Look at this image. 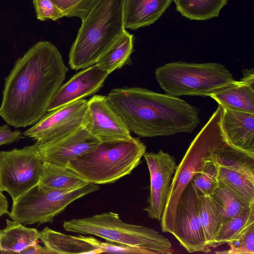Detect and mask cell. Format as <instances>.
<instances>
[{
	"label": "cell",
	"instance_id": "22",
	"mask_svg": "<svg viewBox=\"0 0 254 254\" xmlns=\"http://www.w3.org/2000/svg\"><path fill=\"white\" fill-rule=\"evenodd\" d=\"M88 183L75 171L66 166L43 162V171L38 186L56 190H74Z\"/></svg>",
	"mask_w": 254,
	"mask_h": 254
},
{
	"label": "cell",
	"instance_id": "27",
	"mask_svg": "<svg viewBox=\"0 0 254 254\" xmlns=\"http://www.w3.org/2000/svg\"><path fill=\"white\" fill-rule=\"evenodd\" d=\"M218 181L250 205H254V182L230 169L218 166Z\"/></svg>",
	"mask_w": 254,
	"mask_h": 254
},
{
	"label": "cell",
	"instance_id": "11",
	"mask_svg": "<svg viewBox=\"0 0 254 254\" xmlns=\"http://www.w3.org/2000/svg\"><path fill=\"white\" fill-rule=\"evenodd\" d=\"M197 193L190 181L184 190L176 208L172 234L190 253H207L197 207Z\"/></svg>",
	"mask_w": 254,
	"mask_h": 254
},
{
	"label": "cell",
	"instance_id": "7",
	"mask_svg": "<svg viewBox=\"0 0 254 254\" xmlns=\"http://www.w3.org/2000/svg\"><path fill=\"white\" fill-rule=\"evenodd\" d=\"M155 75L166 94L178 97L208 96L235 80L227 68L217 63L171 62L156 68Z\"/></svg>",
	"mask_w": 254,
	"mask_h": 254
},
{
	"label": "cell",
	"instance_id": "9",
	"mask_svg": "<svg viewBox=\"0 0 254 254\" xmlns=\"http://www.w3.org/2000/svg\"><path fill=\"white\" fill-rule=\"evenodd\" d=\"M43 171L38 143L0 151V189L15 202L37 186Z\"/></svg>",
	"mask_w": 254,
	"mask_h": 254
},
{
	"label": "cell",
	"instance_id": "17",
	"mask_svg": "<svg viewBox=\"0 0 254 254\" xmlns=\"http://www.w3.org/2000/svg\"><path fill=\"white\" fill-rule=\"evenodd\" d=\"M243 77L208 96L222 107L254 113V70H242Z\"/></svg>",
	"mask_w": 254,
	"mask_h": 254
},
{
	"label": "cell",
	"instance_id": "1",
	"mask_svg": "<svg viewBox=\"0 0 254 254\" xmlns=\"http://www.w3.org/2000/svg\"><path fill=\"white\" fill-rule=\"evenodd\" d=\"M67 70L55 45L48 41L35 44L5 79L0 116L15 128L36 124L47 113Z\"/></svg>",
	"mask_w": 254,
	"mask_h": 254
},
{
	"label": "cell",
	"instance_id": "24",
	"mask_svg": "<svg viewBox=\"0 0 254 254\" xmlns=\"http://www.w3.org/2000/svg\"><path fill=\"white\" fill-rule=\"evenodd\" d=\"M133 47V36L126 30L100 57L96 64L110 74L128 62Z\"/></svg>",
	"mask_w": 254,
	"mask_h": 254
},
{
	"label": "cell",
	"instance_id": "23",
	"mask_svg": "<svg viewBox=\"0 0 254 254\" xmlns=\"http://www.w3.org/2000/svg\"><path fill=\"white\" fill-rule=\"evenodd\" d=\"M211 158L218 166L238 172L254 182V155L228 145L216 150Z\"/></svg>",
	"mask_w": 254,
	"mask_h": 254
},
{
	"label": "cell",
	"instance_id": "18",
	"mask_svg": "<svg viewBox=\"0 0 254 254\" xmlns=\"http://www.w3.org/2000/svg\"><path fill=\"white\" fill-rule=\"evenodd\" d=\"M39 239L50 254H101L100 241L92 237L74 236L47 227L40 231Z\"/></svg>",
	"mask_w": 254,
	"mask_h": 254
},
{
	"label": "cell",
	"instance_id": "16",
	"mask_svg": "<svg viewBox=\"0 0 254 254\" xmlns=\"http://www.w3.org/2000/svg\"><path fill=\"white\" fill-rule=\"evenodd\" d=\"M222 108L221 125L228 144L254 155V113Z\"/></svg>",
	"mask_w": 254,
	"mask_h": 254
},
{
	"label": "cell",
	"instance_id": "28",
	"mask_svg": "<svg viewBox=\"0 0 254 254\" xmlns=\"http://www.w3.org/2000/svg\"><path fill=\"white\" fill-rule=\"evenodd\" d=\"M218 166L210 157L205 160L200 171L191 180L197 194L213 195L219 185Z\"/></svg>",
	"mask_w": 254,
	"mask_h": 254
},
{
	"label": "cell",
	"instance_id": "20",
	"mask_svg": "<svg viewBox=\"0 0 254 254\" xmlns=\"http://www.w3.org/2000/svg\"><path fill=\"white\" fill-rule=\"evenodd\" d=\"M197 195L199 216L206 245L210 248L225 220L224 211L213 195Z\"/></svg>",
	"mask_w": 254,
	"mask_h": 254
},
{
	"label": "cell",
	"instance_id": "19",
	"mask_svg": "<svg viewBox=\"0 0 254 254\" xmlns=\"http://www.w3.org/2000/svg\"><path fill=\"white\" fill-rule=\"evenodd\" d=\"M172 0H124L125 28L132 30L148 26L158 20Z\"/></svg>",
	"mask_w": 254,
	"mask_h": 254
},
{
	"label": "cell",
	"instance_id": "26",
	"mask_svg": "<svg viewBox=\"0 0 254 254\" xmlns=\"http://www.w3.org/2000/svg\"><path fill=\"white\" fill-rule=\"evenodd\" d=\"M254 224V206H252L241 214L224 221L211 247L228 244L241 236Z\"/></svg>",
	"mask_w": 254,
	"mask_h": 254
},
{
	"label": "cell",
	"instance_id": "30",
	"mask_svg": "<svg viewBox=\"0 0 254 254\" xmlns=\"http://www.w3.org/2000/svg\"><path fill=\"white\" fill-rule=\"evenodd\" d=\"M64 16L85 18L100 0H51Z\"/></svg>",
	"mask_w": 254,
	"mask_h": 254
},
{
	"label": "cell",
	"instance_id": "8",
	"mask_svg": "<svg viewBox=\"0 0 254 254\" xmlns=\"http://www.w3.org/2000/svg\"><path fill=\"white\" fill-rule=\"evenodd\" d=\"M99 189L98 185L90 183L74 190H56L37 185L13 202L7 215L12 220L24 225L52 223L69 204Z\"/></svg>",
	"mask_w": 254,
	"mask_h": 254
},
{
	"label": "cell",
	"instance_id": "33",
	"mask_svg": "<svg viewBox=\"0 0 254 254\" xmlns=\"http://www.w3.org/2000/svg\"><path fill=\"white\" fill-rule=\"evenodd\" d=\"M101 253H123L145 254L142 250L125 245L109 242H100Z\"/></svg>",
	"mask_w": 254,
	"mask_h": 254
},
{
	"label": "cell",
	"instance_id": "2",
	"mask_svg": "<svg viewBox=\"0 0 254 254\" xmlns=\"http://www.w3.org/2000/svg\"><path fill=\"white\" fill-rule=\"evenodd\" d=\"M107 99L130 131L144 137L191 133L199 109L178 97L141 87L112 89Z\"/></svg>",
	"mask_w": 254,
	"mask_h": 254
},
{
	"label": "cell",
	"instance_id": "38",
	"mask_svg": "<svg viewBox=\"0 0 254 254\" xmlns=\"http://www.w3.org/2000/svg\"></svg>",
	"mask_w": 254,
	"mask_h": 254
},
{
	"label": "cell",
	"instance_id": "35",
	"mask_svg": "<svg viewBox=\"0 0 254 254\" xmlns=\"http://www.w3.org/2000/svg\"><path fill=\"white\" fill-rule=\"evenodd\" d=\"M21 254H49L50 253L44 247H43L37 243L27 247L21 251Z\"/></svg>",
	"mask_w": 254,
	"mask_h": 254
},
{
	"label": "cell",
	"instance_id": "36",
	"mask_svg": "<svg viewBox=\"0 0 254 254\" xmlns=\"http://www.w3.org/2000/svg\"><path fill=\"white\" fill-rule=\"evenodd\" d=\"M2 190L0 189V217L8 214V202L5 196L2 193Z\"/></svg>",
	"mask_w": 254,
	"mask_h": 254
},
{
	"label": "cell",
	"instance_id": "13",
	"mask_svg": "<svg viewBox=\"0 0 254 254\" xmlns=\"http://www.w3.org/2000/svg\"><path fill=\"white\" fill-rule=\"evenodd\" d=\"M84 127L101 142L132 137L130 131L107 96L103 95H94L88 101Z\"/></svg>",
	"mask_w": 254,
	"mask_h": 254
},
{
	"label": "cell",
	"instance_id": "34",
	"mask_svg": "<svg viewBox=\"0 0 254 254\" xmlns=\"http://www.w3.org/2000/svg\"><path fill=\"white\" fill-rule=\"evenodd\" d=\"M22 137L21 131H11L8 124L0 126V146L17 142Z\"/></svg>",
	"mask_w": 254,
	"mask_h": 254
},
{
	"label": "cell",
	"instance_id": "25",
	"mask_svg": "<svg viewBox=\"0 0 254 254\" xmlns=\"http://www.w3.org/2000/svg\"><path fill=\"white\" fill-rule=\"evenodd\" d=\"M177 10L183 16L205 20L218 16L227 0H174Z\"/></svg>",
	"mask_w": 254,
	"mask_h": 254
},
{
	"label": "cell",
	"instance_id": "6",
	"mask_svg": "<svg viewBox=\"0 0 254 254\" xmlns=\"http://www.w3.org/2000/svg\"><path fill=\"white\" fill-rule=\"evenodd\" d=\"M67 232L96 236L106 241L136 248L145 254H172L170 241L157 231L144 226L127 223L112 212L64 222Z\"/></svg>",
	"mask_w": 254,
	"mask_h": 254
},
{
	"label": "cell",
	"instance_id": "21",
	"mask_svg": "<svg viewBox=\"0 0 254 254\" xmlns=\"http://www.w3.org/2000/svg\"><path fill=\"white\" fill-rule=\"evenodd\" d=\"M6 227L0 230V250L4 253H18L39 239L35 228H28L22 223L6 219Z\"/></svg>",
	"mask_w": 254,
	"mask_h": 254
},
{
	"label": "cell",
	"instance_id": "5",
	"mask_svg": "<svg viewBox=\"0 0 254 254\" xmlns=\"http://www.w3.org/2000/svg\"><path fill=\"white\" fill-rule=\"evenodd\" d=\"M220 105L193 139L180 164L176 166L160 221L162 231L172 234L177 205L182 192L201 170L206 159L217 149L229 145L223 133Z\"/></svg>",
	"mask_w": 254,
	"mask_h": 254
},
{
	"label": "cell",
	"instance_id": "12",
	"mask_svg": "<svg viewBox=\"0 0 254 254\" xmlns=\"http://www.w3.org/2000/svg\"><path fill=\"white\" fill-rule=\"evenodd\" d=\"M150 174L148 205L144 209L148 217L161 220L166 204L171 182L176 168L175 158L160 150L158 152H145L143 156Z\"/></svg>",
	"mask_w": 254,
	"mask_h": 254
},
{
	"label": "cell",
	"instance_id": "29",
	"mask_svg": "<svg viewBox=\"0 0 254 254\" xmlns=\"http://www.w3.org/2000/svg\"><path fill=\"white\" fill-rule=\"evenodd\" d=\"M213 195L222 206L225 220L236 216L254 206L249 205L233 191L219 182Z\"/></svg>",
	"mask_w": 254,
	"mask_h": 254
},
{
	"label": "cell",
	"instance_id": "15",
	"mask_svg": "<svg viewBox=\"0 0 254 254\" xmlns=\"http://www.w3.org/2000/svg\"><path fill=\"white\" fill-rule=\"evenodd\" d=\"M109 74L97 64L82 69L62 85L51 101L47 112L96 93Z\"/></svg>",
	"mask_w": 254,
	"mask_h": 254
},
{
	"label": "cell",
	"instance_id": "3",
	"mask_svg": "<svg viewBox=\"0 0 254 254\" xmlns=\"http://www.w3.org/2000/svg\"><path fill=\"white\" fill-rule=\"evenodd\" d=\"M124 0H100L81 25L69 54L73 70L96 64L100 57L126 31Z\"/></svg>",
	"mask_w": 254,
	"mask_h": 254
},
{
	"label": "cell",
	"instance_id": "31",
	"mask_svg": "<svg viewBox=\"0 0 254 254\" xmlns=\"http://www.w3.org/2000/svg\"><path fill=\"white\" fill-rule=\"evenodd\" d=\"M228 244L229 249L216 253L226 254H254V224L250 227L241 236Z\"/></svg>",
	"mask_w": 254,
	"mask_h": 254
},
{
	"label": "cell",
	"instance_id": "4",
	"mask_svg": "<svg viewBox=\"0 0 254 254\" xmlns=\"http://www.w3.org/2000/svg\"><path fill=\"white\" fill-rule=\"evenodd\" d=\"M146 151L137 138L103 141L91 151L70 161L66 167L88 183H115L136 168Z\"/></svg>",
	"mask_w": 254,
	"mask_h": 254
},
{
	"label": "cell",
	"instance_id": "32",
	"mask_svg": "<svg viewBox=\"0 0 254 254\" xmlns=\"http://www.w3.org/2000/svg\"><path fill=\"white\" fill-rule=\"evenodd\" d=\"M38 19L57 20L64 16L63 12L51 0H33Z\"/></svg>",
	"mask_w": 254,
	"mask_h": 254
},
{
	"label": "cell",
	"instance_id": "37",
	"mask_svg": "<svg viewBox=\"0 0 254 254\" xmlns=\"http://www.w3.org/2000/svg\"><path fill=\"white\" fill-rule=\"evenodd\" d=\"M1 253L3 254L4 253H3L2 251H1V250H0V254H1Z\"/></svg>",
	"mask_w": 254,
	"mask_h": 254
},
{
	"label": "cell",
	"instance_id": "10",
	"mask_svg": "<svg viewBox=\"0 0 254 254\" xmlns=\"http://www.w3.org/2000/svg\"><path fill=\"white\" fill-rule=\"evenodd\" d=\"M88 101L81 99L48 112L24 136L42 143L67 135L84 127Z\"/></svg>",
	"mask_w": 254,
	"mask_h": 254
},
{
	"label": "cell",
	"instance_id": "14",
	"mask_svg": "<svg viewBox=\"0 0 254 254\" xmlns=\"http://www.w3.org/2000/svg\"><path fill=\"white\" fill-rule=\"evenodd\" d=\"M101 142L83 127L63 137L38 143L42 162L66 166L70 161L91 151Z\"/></svg>",
	"mask_w": 254,
	"mask_h": 254
}]
</instances>
